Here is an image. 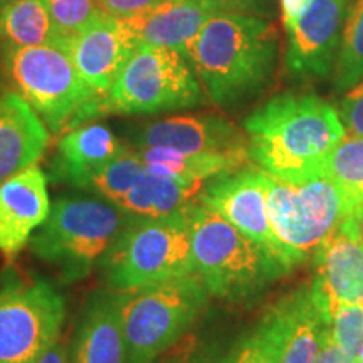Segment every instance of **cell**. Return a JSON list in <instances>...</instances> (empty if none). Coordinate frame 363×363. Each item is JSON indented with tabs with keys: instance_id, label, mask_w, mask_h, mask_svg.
I'll list each match as a JSON object with an SVG mask.
<instances>
[{
	"instance_id": "26",
	"label": "cell",
	"mask_w": 363,
	"mask_h": 363,
	"mask_svg": "<svg viewBox=\"0 0 363 363\" xmlns=\"http://www.w3.org/2000/svg\"><path fill=\"white\" fill-rule=\"evenodd\" d=\"M363 79V0H357L345 21L342 48L335 66V88L348 91Z\"/></svg>"
},
{
	"instance_id": "9",
	"label": "cell",
	"mask_w": 363,
	"mask_h": 363,
	"mask_svg": "<svg viewBox=\"0 0 363 363\" xmlns=\"http://www.w3.org/2000/svg\"><path fill=\"white\" fill-rule=\"evenodd\" d=\"M358 199L330 180L318 177L289 184L269 175L267 214L276 238L293 267L330 238L360 206Z\"/></svg>"
},
{
	"instance_id": "7",
	"label": "cell",
	"mask_w": 363,
	"mask_h": 363,
	"mask_svg": "<svg viewBox=\"0 0 363 363\" xmlns=\"http://www.w3.org/2000/svg\"><path fill=\"white\" fill-rule=\"evenodd\" d=\"M190 208L167 217L131 216L99 266L106 288L128 291L194 274Z\"/></svg>"
},
{
	"instance_id": "24",
	"label": "cell",
	"mask_w": 363,
	"mask_h": 363,
	"mask_svg": "<svg viewBox=\"0 0 363 363\" xmlns=\"http://www.w3.org/2000/svg\"><path fill=\"white\" fill-rule=\"evenodd\" d=\"M283 321L276 305L259 323L230 348L229 363H281L283 360Z\"/></svg>"
},
{
	"instance_id": "27",
	"label": "cell",
	"mask_w": 363,
	"mask_h": 363,
	"mask_svg": "<svg viewBox=\"0 0 363 363\" xmlns=\"http://www.w3.org/2000/svg\"><path fill=\"white\" fill-rule=\"evenodd\" d=\"M323 177L363 202V136H345L330 153Z\"/></svg>"
},
{
	"instance_id": "14",
	"label": "cell",
	"mask_w": 363,
	"mask_h": 363,
	"mask_svg": "<svg viewBox=\"0 0 363 363\" xmlns=\"http://www.w3.org/2000/svg\"><path fill=\"white\" fill-rule=\"evenodd\" d=\"M133 148H170L187 153H249L247 136L219 115H174L135 126Z\"/></svg>"
},
{
	"instance_id": "30",
	"label": "cell",
	"mask_w": 363,
	"mask_h": 363,
	"mask_svg": "<svg viewBox=\"0 0 363 363\" xmlns=\"http://www.w3.org/2000/svg\"><path fill=\"white\" fill-rule=\"evenodd\" d=\"M54 26L62 38H72L101 16L96 0H45Z\"/></svg>"
},
{
	"instance_id": "36",
	"label": "cell",
	"mask_w": 363,
	"mask_h": 363,
	"mask_svg": "<svg viewBox=\"0 0 363 363\" xmlns=\"http://www.w3.org/2000/svg\"><path fill=\"white\" fill-rule=\"evenodd\" d=\"M310 4L311 0H279L281 19H283L284 29L294 24V22L301 17V13L306 11Z\"/></svg>"
},
{
	"instance_id": "29",
	"label": "cell",
	"mask_w": 363,
	"mask_h": 363,
	"mask_svg": "<svg viewBox=\"0 0 363 363\" xmlns=\"http://www.w3.org/2000/svg\"><path fill=\"white\" fill-rule=\"evenodd\" d=\"M326 323L333 342L357 362L363 348V305H335Z\"/></svg>"
},
{
	"instance_id": "1",
	"label": "cell",
	"mask_w": 363,
	"mask_h": 363,
	"mask_svg": "<svg viewBox=\"0 0 363 363\" xmlns=\"http://www.w3.org/2000/svg\"><path fill=\"white\" fill-rule=\"evenodd\" d=\"M249 158L289 184L323 177L333 148L347 136L338 110L313 93H283L244 120Z\"/></svg>"
},
{
	"instance_id": "23",
	"label": "cell",
	"mask_w": 363,
	"mask_h": 363,
	"mask_svg": "<svg viewBox=\"0 0 363 363\" xmlns=\"http://www.w3.org/2000/svg\"><path fill=\"white\" fill-rule=\"evenodd\" d=\"M45 0H13L0 9V49L61 44Z\"/></svg>"
},
{
	"instance_id": "37",
	"label": "cell",
	"mask_w": 363,
	"mask_h": 363,
	"mask_svg": "<svg viewBox=\"0 0 363 363\" xmlns=\"http://www.w3.org/2000/svg\"><path fill=\"white\" fill-rule=\"evenodd\" d=\"M34 363H71L69 360V345L62 343L61 338L45 350Z\"/></svg>"
},
{
	"instance_id": "17",
	"label": "cell",
	"mask_w": 363,
	"mask_h": 363,
	"mask_svg": "<svg viewBox=\"0 0 363 363\" xmlns=\"http://www.w3.org/2000/svg\"><path fill=\"white\" fill-rule=\"evenodd\" d=\"M71 363H125L118 291L96 289L86 298L69 343Z\"/></svg>"
},
{
	"instance_id": "2",
	"label": "cell",
	"mask_w": 363,
	"mask_h": 363,
	"mask_svg": "<svg viewBox=\"0 0 363 363\" xmlns=\"http://www.w3.org/2000/svg\"><path fill=\"white\" fill-rule=\"evenodd\" d=\"M278 51V33L269 19L220 11L189 44L185 56L207 98L229 108L254 98L269 84Z\"/></svg>"
},
{
	"instance_id": "28",
	"label": "cell",
	"mask_w": 363,
	"mask_h": 363,
	"mask_svg": "<svg viewBox=\"0 0 363 363\" xmlns=\"http://www.w3.org/2000/svg\"><path fill=\"white\" fill-rule=\"evenodd\" d=\"M148 170L150 194H152V217H167L187 211L197 201L201 190L180 184L172 177Z\"/></svg>"
},
{
	"instance_id": "33",
	"label": "cell",
	"mask_w": 363,
	"mask_h": 363,
	"mask_svg": "<svg viewBox=\"0 0 363 363\" xmlns=\"http://www.w3.org/2000/svg\"><path fill=\"white\" fill-rule=\"evenodd\" d=\"M99 11L115 19H130L148 9H152L162 0H96Z\"/></svg>"
},
{
	"instance_id": "16",
	"label": "cell",
	"mask_w": 363,
	"mask_h": 363,
	"mask_svg": "<svg viewBox=\"0 0 363 363\" xmlns=\"http://www.w3.org/2000/svg\"><path fill=\"white\" fill-rule=\"evenodd\" d=\"M48 175L30 165L0 184V254H19L51 212Z\"/></svg>"
},
{
	"instance_id": "18",
	"label": "cell",
	"mask_w": 363,
	"mask_h": 363,
	"mask_svg": "<svg viewBox=\"0 0 363 363\" xmlns=\"http://www.w3.org/2000/svg\"><path fill=\"white\" fill-rule=\"evenodd\" d=\"M130 147L101 123L79 125L59 138L48 179L83 190L91 177Z\"/></svg>"
},
{
	"instance_id": "25",
	"label": "cell",
	"mask_w": 363,
	"mask_h": 363,
	"mask_svg": "<svg viewBox=\"0 0 363 363\" xmlns=\"http://www.w3.org/2000/svg\"><path fill=\"white\" fill-rule=\"evenodd\" d=\"M147 167L140 157L138 150L130 147L126 152L103 167L84 185L83 192H89L106 199L113 203L125 197L133 189Z\"/></svg>"
},
{
	"instance_id": "8",
	"label": "cell",
	"mask_w": 363,
	"mask_h": 363,
	"mask_svg": "<svg viewBox=\"0 0 363 363\" xmlns=\"http://www.w3.org/2000/svg\"><path fill=\"white\" fill-rule=\"evenodd\" d=\"M206 89L184 52L140 43L103 98L99 116L158 115L197 108Z\"/></svg>"
},
{
	"instance_id": "35",
	"label": "cell",
	"mask_w": 363,
	"mask_h": 363,
	"mask_svg": "<svg viewBox=\"0 0 363 363\" xmlns=\"http://www.w3.org/2000/svg\"><path fill=\"white\" fill-rule=\"evenodd\" d=\"M315 363H357L353 358L345 353L330 335V326L325 331L323 343H321L320 353H318Z\"/></svg>"
},
{
	"instance_id": "21",
	"label": "cell",
	"mask_w": 363,
	"mask_h": 363,
	"mask_svg": "<svg viewBox=\"0 0 363 363\" xmlns=\"http://www.w3.org/2000/svg\"><path fill=\"white\" fill-rule=\"evenodd\" d=\"M276 308L284 333L281 363H315L328 323L315 303L311 286L298 288L276 303Z\"/></svg>"
},
{
	"instance_id": "34",
	"label": "cell",
	"mask_w": 363,
	"mask_h": 363,
	"mask_svg": "<svg viewBox=\"0 0 363 363\" xmlns=\"http://www.w3.org/2000/svg\"><path fill=\"white\" fill-rule=\"evenodd\" d=\"M219 11L247 13V16H257L269 19L274 9V0H208Z\"/></svg>"
},
{
	"instance_id": "38",
	"label": "cell",
	"mask_w": 363,
	"mask_h": 363,
	"mask_svg": "<svg viewBox=\"0 0 363 363\" xmlns=\"http://www.w3.org/2000/svg\"><path fill=\"white\" fill-rule=\"evenodd\" d=\"M355 217H357V224H358V234H360L362 244H363V203L358 206L355 211Z\"/></svg>"
},
{
	"instance_id": "12",
	"label": "cell",
	"mask_w": 363,
	"mask_h": 363,
	"mask_svg": "<svg viewBox=\"0 0 363 363\" xmlns=\"http://www.w3.org/2000/svg\"><path fill=\"white\" fill-rule=\"evenodd\" d=\"M350 0H311L286 27V69L296 79H323L335 71Z\"/></svg>"
},
{
	"instance_id": "11",
	"label": "cell",
	"mask_w": 363,
	"mask_h": 363,
	"mask_svg": "<svg viewBox=\"0 0 363 363\" xmlns=\"http://www.w3.org/2000/svg\"><path fill=\"white\" fill-rule=\"evenodd\" d=\"M267 190L269 175L259 167H244L203 185L197 195V202L224 217L235 229L272 254L286 269L291 271L293 266L288 254L271 227Z\"/></svg>"
},
{
	"instance_id": "4",
	"label": "cell",
	"mask_w": 363,
	"mask_h": 363,
	"mask_svg": "<svg viewBox=\"0 0 363 363\" xmlns=\"http://www.w3.org/2000/svg\"><path fill=\"white\" fill-rule=\"evenodd\" d=\"M190 239L195 274L211 296L242 301L289 272L264 247L197 201L190 208Z\"/></svg>"
},
{
	"instance_id": "39",
	"label": "cell",
	"mask_w": 363,
	"mask_h": 363,
	"mask_svg": "<svg viewBox=\"0 0 363 363\" xmlns=\"http://www.w3.org/2000/svg\"><path fill=\"white\" fill-rule=\"evenodd\" d=\"M11 2H13V0H0V9L6 7L7 4H11Z\"/></svg>"
},
{
	"instance_id": "10",
	"label": "cell",
	"mask_w": 363,
	"mask_h": 363,
	"mask_svg": "<svg viewBox=\"0 0 363 363\" xmlns=\"http://www.w3.org/2000/svg\"><path fill=\"white\" fill-rule=\"evenodd\" d=\"M66 298L51 279L0 271V363H34L61 337Z\"/></svg>"
},
{
	"instance_id": "3",
	"label": "cell",
	"mask_w": 363,
	"mask_h": 363,
	"mask_svg": "<svg viewBox=\"0 0 363 363\" xmlns=\"http://www.w3.org/2000/svg\"><path fill=\"white\" fill-rule=\"evenodd\" d=\"M130 217L113 202L83 190L57 195L27 247L54 271L59 284L78 283L99 269Z\"/></svg>"
},
{
	"instance_id": "31",
	"label": "cell",
	"mask_w": 363,
	"mask_h": 363,
	"mask_svg": "<svg viewBox=\"0 0 363 363\" xmlns=\"http://www.w3.org/2000/svg\"><path fill=\"white\" fill-rule=\"evenodd\" d=\"M230 350L208 342L192 330L153 363H229Z\"/></svg>"
},
{
	"instance_id": "13",
	"label": "cell",
	"mask_w": 363,
	"mask_h": 363,
	"mask_svg": "<svg viewBox=\"0 0 363 363\" xmlns=\"http://www.w3.org/2000/svg\"><path fill=\"white\" fill-rule=\"evenodd\" d=\"M311 293L325 320L335 305H363V244L355 212L315 251Z\"/></svg>"
},
{
	"instance_id": "19",
	"label": "cell",
	"mask_w": 363,
	"mask_h": 363,
	"mask_svg": "<svg viewBox=\"0 0 363 363\" xmlns=\"http://www.w3.org/2000/svg\"><path fill=\"white\" fill-rule=\"evenodd\" d=\"M49 143V128L17 91L0 93V184L38 165Z\"/></svg>"
},
{
	"instance_id": "32",
	"label": "cell",
	"mask_w": 363,
	"mask_h": 363,
	"mask_svg": "<svg viewBox=\"0 0 363 363\" xmlns=\"http://www.w3.org/2000/svg\"><path fill=\"white\" fill-rule=\"evenodd\" d=\"M338 115L347 135L363 136V79L347 91L338 104Z\"/></svg>"
},
{
	"instance_id": "20",
	"label": "cell",
	"mask_w": 363,
	"mask_h": 363,
	"mask_svg": "<svg viewBox=\"0 0 363 363\" xmlns=\"http://www.w3.org/2000/svg\"><path fill=\"white\" fill-rule=\"evenodd\" d=\"M220 12L208 0H162L138 16L123 19L138 43L187 51L211 17Z\"/></svg>"
},
{
	"instance_id": "40",
	"label": "cell",
	"mask_w": 363,
	"mask_h": 363,
	"mask_svg": "<svg viewBox=\"0 0 363 363\" xmlns=\"http://www.w3.org/2000/svg\"><path fill=\"white\" fill-rule=\"evenodd\" d=\"M357 363H363V348H362L360 355H358V358H357Z\"/></svg>"
},
{
	"instance_id": "22",
	"label": "cell",
	"mask_w": 363,
	"mask_h": 363,
	"mask_svg": "<svg viewBox=\"0 0 363 363\" xmlns=\"http://www.w3.org/2000/svg\"><path fill=\"white\" fill-rule=\"evenodd\" d=\"M147 169L172 177L180 184L199 190L217 177L244 169L251 162L242 153H187L170 148H136Z\"/></svg>"
},
{
	"instance_id": "15",
	"label": "cell",
	"mask_w": 363,
	"mask_h": 363,
	"mask_svg": "<svg viewBox=\"0 0 363 363\" xmlns=\"http://www.w3.org/2000/svg\"><path fill=\"white\" fill-rule=\"evenodd\" d=\"M62 44L81 79L103 101L140 43L123 21L101 13L81 33L62 39Z\"/></svg>"
},
{
	"instance_id": "5",
	"label": "cell",
	"mask_w": 363,
	"mask_h": 363,
	"mask_svg": "<svg viewBox=\"0 0 363 363\" xmlns=\"http://www.w3.org/2000/svg\"><path fill=\"white\" fill-rule=\"evenodd\" d=\"M211 293L197 274L118 291L125 363H153L187 337L207 310Z\"/></svg>"
},
{
	"instance_id": "6",
	"label": "cell",
	"mask_w": 363,
	"mask_h": 363,
	"mask_svg": "<svg viewBox=\"0 0 363 363\" xmlns=\"http://www.w3.org/2000/svg\"><path fill=\"white\" fill-rule=\"evenodd\" d=\"M4 65L17 93L49 131L66 133L98 120L101 99L81 79L65 44L6 49Z\"/></svg>"
}]
</instances>
